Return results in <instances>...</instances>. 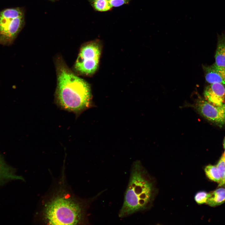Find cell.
Returning <instances> with one entry per match:
<instances>
[{
    "instance_id": "15",
    "label": "cell",
    "mask_w": 225,
    "mask_h": 225,
    "mask_svg": "<svg viewBox=\"0 0 225 225\" xmlns=\"http://www.w3.org/2000/svg\"><path fill=\"white\" fill-rule=\"evenodd\" d=\"M208 193L204 191H200L197 192L194 197L196 202L198 204L206 203Z\"/></svg>"
},
{
    "instance_id": "6",
    "label": "cell",
    "mask_w": 225,
    "mask_h": 225,
    "mask_svg": "<svg viewBox=\"0 0 225 225\" xmlns=\"http://www.w3.org/2000/svg\"><path fill=\"white\" fill-rule=\"evenodd\" d=\"M192 104H187L194 108L201 116L210 122L222 127L225 125V103L217 106L208 102L199 95Z\"/></svg>"
},
{
    "instance_id": "4",
    "label": "cell",
    "mask_w": 225,
    "mask_h": 225,
    "mask_svg": "<svg viewBox=\"0 0 225 225\" xmlns=\"http://www.w3.org/2000/svg\"><path fill=\"white\" fill-rule=\"evenodd\" d=\"M25 9L22 7L0 11V44H12L25 25Z\"/></svg>"
},
{
    "instance_id": "3",
    "label": "cell",
    "mask_w": 225,
    "mask_h": 225,
    "mask_svg": "<svg viewBox=\"0 0 225 225\" xmlns=\"http://www.w3.org/2000/svg\"><path fill=\"white\" fill-rule=\"evenodd\" d=\"M101 193L84 202L76 200L68 195H57L45 206L44 218L50 224H79L85 220L87 208Z\"/></svg>"
},
{
    "instance_id": "8",
    "label": "cell",
    "mask_w": 225,
    "mask_h": 225,
    "mask_svg": "<svg viewBox=\"0 0 225 225\" xmlns=\"http://www.w3.org/2000/svg\"><path fill=\"white\" fill-rule=\"evenodd\" d=\"M205 78L208 83H219L225 85V68L215 63L210 66H203Z\"/></svg>"
},
{
    "instance_id": "1",
    "label": "cell",
    "mask_w": 225,
    "mask_h": 225,
    "mask_svg": "<svg viewBox=\"0 0 225 225\" xmlns=\"http://www.w3.org/2000/svg\"><path fill=\"white\" fill-rule=\"evenodd\" d=\"M57 68V105L62 109L74 113L77 117L94 107L88 83L75 75L62 62H58Z\"/></svg>"
},
{
    "instance_id": "17",
    "label": "cell",
    "mask_w": 225,
    "mask_h": 225,
    "mask_svg": "<svg viewBox=\"0 0 225 225\" xmlns=\"http://www.w3.org/2000/svg\"><path fill=\"white\" fill-rule=\"evenodd\" d=\"M223 146L224 148H225V138L224 139L223 142Z\"/></svg>"
},
{
    "instance_id": "18",
    "label": "cell",
    "mask_w": 225,
    "mask_h": 225,
    "mask_svg": "<svg viewBox=\"0 0 225 225\" xmlns=\"http://www.w3.org/2000/svg\"><path fill=\"white\" fill-rule=\"evenodd\" d=\"M49 0V1H50L52 2H56V1H58V0Z\"/></svg>"
},
{
    "instance_id": "2",
    "label": "cell",
    "mask_w": 225,
    "mask_h": 225,
    "mask_svg": "<svg viewBox=\"0 0 225 225\" xmlns=\"http://www.w3.org/2000/svg\"><path fill=\"white\" fill-rule=\"evenodd\" d=\"M154 182L139 161L134 162L123 203L118 213L123 218L150 208L155 197Z\"/></svg>"
},
{
    "instance_id": "12",
    "label": "cell",
    "mask_w": 225,
    "mask_h": 225,
    "mask_svg": "<svg viewBox=\"0 0 225 225\" xmlns=\"http://www.w3.org/2000/svg\"><path fill=\"white\" fill-rule=\"evenodd\" d=\"M88 2L93 9L97 12H103L112 9L108 0H89Z\"/></svg>"
},
{
    "instance_id": "7",
    "label": "cell",
    "mask_w": 225,
    "mask_h": 225,
    "mask_svg": "<svg viewBox=\"0 0 225 225\" xmlns=\"http://www.w3.org/2000/svg\"><path fill=\"white\" fill-rule=\"evenodd\" d=\"M205 99L211 103L221 106L225 103V85L219 83L210 84L205 88Z\"/></svg>"
},
{
    "instance_id": "14",
    "label": "cell",
    "mask_w": 225,
    "mask_h": 225,
    "mask_svg": "<svg viewBox=\"0 0 225 225\" xmlns=\"http://www.w3.org/2000/svg\"><path fill=\"white\" fill-rule=\"evenodd\" d=\"M219 174L221 182L219 186L225 184V157L222 155L216 166Z\"/></svg>"
},
{
    "instance_id": "19",
    "label": "cell",
    "mask_w": 225,
    "mask_h": 225,
    "mask_svg": "<svg viewBox=\"0 0 225 225\" xmlns=\"http://www.w3.org/2000/svg\"><path fill=\"white\" fill-rule=\"evenodd\" d=\"M223 155L225 157V150L223 153Z\"/></svg>"
},
{
    "instance_id": "11",
    "label": "cell",
    "mask_w": 225,
    "mask_h": 225,
    "mask_svg": "<svg viewBox=\"0 0 225 225\" xmlns=\"http://www.w3.org/2000/svg\"><path fill=\"white\" fill-rule=\"evenodd\" d=\"M215 60L216 65L225 68V37L220 38L218 40L215 55Z\"/></svg>"
},
{
    "instance_id": "16",
    "label": "cell",
    "mask_w": 225,
    "mask_h": 225,
    "mask_svg": "<svg viewBox=\"0 0 225 225\" xmlns=\"http://www.w3.org/2000/svg\"><path fill=\"white\" fill-rule=\"evenodd\" d=\"M131 0H108L111 7H118L125 4H128Z\"/></svg>"
},
{
    "instance_id": "9",
    "label": "cell",
    "mask_w": 225,
    "mask_h": 225,
    "mask_svg": "<svg viewBox=\"0 0 225 225\" xmlns=\"http://www.w3.org/2000/svg\"><path fill=\"white\" fill-rule=\"evenodd\" d=\"M23 180L21 176L16 174L13 168L7 165L0 155V184L8 181Z\"/></svg>"
},
{
    "instance_id": "13",
    "label": "cell",
    "mask_w": 225,
    "mask_h": 225,
    "mask_svg": "<svg viewBox=\"0 0 225 225\" xmlns=\"http://www.w3.org/2000/svg\"><path fill=\"white\" fill-rule=\"evenodd\" d=\"M205 172L207 177L210 180L220 183L221 178L216 166L209 165L206 167Z\"/></svg>"
},
{
    "instance_id": "10",
    "label": "cell",
    "mask_w": 225,
    "mask_h": 225,
    "mask_svg": "<svg viewBox=\"0 0 225 225\" xmlns=\"http://www.w3.org/2000/svg\"><path fill=\"white\" fill-rule=\"evenodd\" d=\"M225 202V188H219L208 193L206 203L211 207L220 205Z\"/></svg>"
},
{
    "instance_id": "5",
    "label": "cell",
    "mask_w": 225,
    "mask_h": 225,
    "mask_svg": "<svg viewBox=\"0 0 225 225\" xmlns=\"http://www.w3.org/2000/svg\"><path fill=\"white\" fill-rule=\"evenodd\" d=\"M101 42L98 40L86 43L81 47L74 68L78 73L91 75L97 70L101 53Z\"/></svg>"
}]
</instances>
